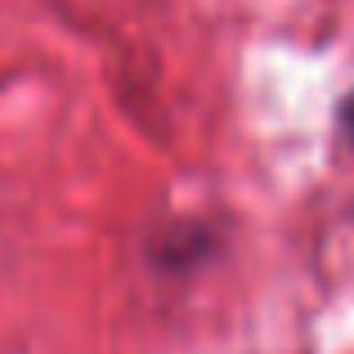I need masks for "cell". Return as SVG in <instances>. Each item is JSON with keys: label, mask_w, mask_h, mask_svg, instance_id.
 <instances>
[{"label": "cell", "mask_w": 354, "mask_h": 354, "mask_svg": "<svg viewBox=\"0 0 354 354\" xmlns=\"http://www.w3.org/2000/svg\"><path fill=\"white\" fill-rule=\"evenodd\" d=\"M350 130H354V104H350Z\"/></svg>", "instance_id": "1"}]
</instances>
